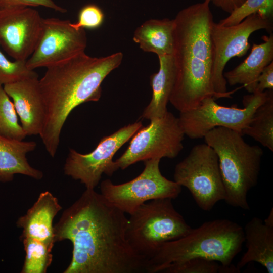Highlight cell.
Here are the masks:
<instances>
[{
  "label": "cell",
  "instance_id": "6da1fadb",
  "mask_svg": "<svg viewBox=\"0 0 273 273\" xmlns=\"http://www.w3.org/2000/svg\"><path fill=\"white\" fill-rule=\"evenodd\" d=\"M128 218L94 189L86 190L54 226L55 242L70 240L72 257L64 273L146 272V260L130 246Z\"/></svg>",
  "mask_w": 273,
  "mask_h": 273
},
{
  "label": "cell",
  "instance_id": "7a4b0ae2",
  "mask_svg": "<svg viewBox=\"0 0 273 273\" xmlns=\"http://www.w3.org/2000/svg\"><path fill=\"white\" fill-rule=\"evenodd\" d=\"M120 52L101 57L81 53L47 68L39 85L46 107L39 135L45 148L54 157L64 123L78 106L99 100L105 78L122 61Z\"/></svg>",
  "mask_w": 273,
  "mask_h": 273
},
{
  "label": "cell",
  "instance_id": "3957f363",
  "mask_svg": "<svg viewBox=\"0 0 273 273\" xmlns=\"http://www.w3.org/2000/svg\"><path fill=\"white\" fill-rule=\"evenodd\" d=\"M209 4L204 1L189 6L173 19L175 79L169 102L179 112L196 107L205 98H220L212 83L214 21Z\"/></svg>",
  "mask_w": 273,
  "mask_h": 273
},
{
  "label": "cell",
  "instance_id": "277c9868",
  "mask_svg": "<svg viewBox=\"0 0 273 273\" xmlns=\"http://www.w3.org/2000/svg\"><path fill=\"white\" fill-rule=\"evenodd\" d=\"M243 228L227 219L206 221L186 236L162 244L147 262L146 272H161L168 265L201 257L229 266L242 250Z\"/></svg>",
  "mask_w": 273,
  "mask_h": 273
},
{
  "label": "cell",
  "instance_id": "5b68a950",
  "mask_svg": "<svg viewBox=\"0 0 273 273\" xmlns=\"http://www.w3.org/2000/svg\"><path fill=\"white\" fill-rule=\"evenodd\" d=\"M204 138L218 159L224 200L231 206L249 210L247 195L257 183L263 150L247 143L239 132L223 127L214 128Z\"/></svg>",
  "mask_w": 273,
  "mask_h": 273
},
{
  "label": "cell",
  "instance_id": "8992f818",
  "mask_svg": "<svg viewBox=\"0 0 273 273\" xmlns=\"http://www.w3.org/2000/svg\"><path fill=\"white\" fill-rule=\"evenodd\" d=\"M130 216L127 240L133 250L147 262L162 244L180 238L192 229L175 210L170 198L146 202Z\"/></svg>",
  "mask_w": 273,
  "mask_h": 273
},
{
  "label": "cell",
  "instance_id": "52a82bcc",
  "mask_svg": "<svg viewBox=\"0 0 273 273\" xmlns=\"http://www.w3.org/2000/svg\"><path fill=\"white\" fill-rule=\"evenodd\" d=\"M174 181L187 188L197 205L210 211L225 198V190L217 156L207 144L194 146L188 156L176 164Z\"/></svg>",
  "mask_w": 273,
  "mask_h": 273
},
{
  "label": "cell",
  "instance_id": "ba28073f",
  "mask_svg": "<svg viewBox=\"0 0 273 273\" xmlns=\"http://www.w3.org/2000/svg\"><path fill=\"white\" fill-rule=\"evenodd\" d=\"M254 92L243 99L244 107L219 105L212 97L204 98L196 107L180 112L178 117L185 135L192 139L204 138L216 127H223L241 134L256 109L268 98L270 90Z\"/></svg>",
  "mask_w": 273,
  "mask_h": 273
},
{
  "label": "cell",
  "instance_id": "9c48e42d",
  "mask_svg": "<svg viewBox=\"0 0 273 273\" xmlns=\"http://www.w3.org/2000/svg\"><path fill=\"white\" fill-rule=\"evenodd\" d=\"M272 18L253 14L239 23L223 26L213 22L211 29L213 51L212 83L220 98H230L235 90L228 91L223 71L232 58L244 56L250 48L249 38L254 32L264 29L271 33Z\"/></svg>",
  "mask_w": 273,
  "mask_h": 273
},
{
  "label": "cell",
  "instance_id": "30bf717a",
  "mask_svg": "<svg viewBox=\"0 0 273 273\" xmlns=\"http://www.w3.org/2000/svg\"><path fill=\"white\" fill-rule=\"evenodd\" d=\"M160 160L154 158L144 161L142 173L128 182L115 185L109 179L103 180L100 185L101 194L115 207L129 215L149 201L176 199L181 187L161 174Z\"/></svg>",
  "mask_w": 273,
  "mask_h": 273
},
{
  "label": "cell",
  "instance_id": "8fae6325",
  "mask_svg": "<svg viewBox=\"0 0 273 273\" xmlns=\"http://www.w3.org/2000/svg\"><path fill=\"white\" fill-rule=\"evenodd\" d=\"M184 135L178 117L167 111L136 132L126 151L114 161L115 167L124 170L141 161L174 158L184 148Z\"/></svg>",
  "mask_w": 273,
  "mask_h": 273
},
{
  "label": "cell",
  "instance_id": "7c38bea8",
  "mask_svg": "<svg viewBox=\"0 0 273 273\" xmlns=\"http://www.w3.org/2000/svg\"><path fill=\"white\" fill-rule=\"evenodd\" d=\"M141 121L128 124L113 133L103 137L96 148L87 154L70 149L64 166V173L94 189L103 174L111 176L117 170L113 158L118 150L142 127Z\"/></svg>",
  "mask_w": 273,
  "mask_h": 273
},
{
  "label": "cell",
  "instance_id": "4fadbf2b",
  "mask_svg": "<svg viewBox=\"0 0 273 273\" xmlns=\"http://www.w3.org/2000/svg\"><path fill=\"white\" fill-rule=\"evenodd\" d=\"M69 20L43 18L41 35L37 46L26 61L31 70L48 67L84 52L87 37L84 28L76 29Z\"/></svg>",
  "mask_w": 273,
  "mask_h": 273
},
{
  "label": "cell",
  "instance_id": "5bb4252c",
  "mask_svg": "<svg viewBox=\"0 0 273 273\" xmlns=\"http://www.w3.org/2000/svg\"><path fill=\"white\" fill-rule=\"evenodd\" d=\"M42 19L29 7L0 9V46L15 60L27 61L39 39Z\"/></svg>",
  "mask_w": 273,
  "mask_h": 273
},
{
  "label": "cell",
  "instance_id": "9a60e30c",
  "mask_svg": "<svg viewBox=\"0 0 273 273\" xmlns=\"http://www.w3.org/2000/svg\"><path fill=\"white\" fill-rule=\"evenodd\" d=\"M3 88L12 99L26 135H40L46 117V107L38 75L5 84Z\"/></svg>",
  "mask_w": 273,
  "mask_h": 273
},
{
  "label": "cell",
  "instance_id": "2e32d148",
  "mask_svg": "<svg viewBox=\"0 0 273 273\" xmlns=\"http://www.w3.org/2000/svg\"><path fill=\"white\" fill-rule=\"evenodd\" d=\"M62 209L51 193H41L26 213L19 217L17 225L22 229L21 239L31 238L53 247L55 243L53 221Z\"/></svg>",
  "mask_w": 273,
  "mask_h": 273
},
{
  "label": "cell",
  "instance_id": "e0dca14e",
  "mask_svg": "<svg viewBox=\"0 0 273 273\" xmlns=\"http://www.w3.org/2000/svg\"><path fill=\"white\" fill-rule=\"evenodd\" d=\"M244 229L247 251L238 262L241 270L247 264L255 262L273 272V226L265 223L259 218L253 217Z\"/></svg>",
  "mask_w": 273,
  "mask_h": 273
},
{
  "label": "cell",
  "instance_id": "ac0fdd59",
  "mask_svg": "<svg viewBox=\"0 0 273 273\" xmlns=\"http://www.w3.org/2000/svg\"><path fill=\"white\" fill-rule=\"evenodd\" d=\"M263 42L253 43L248 57L232 70L223 74L230 86L242 84L249 93L255 90L257 79L264 68L273 60V35L264 36Z\"/></svg>",
  "mask_w": 273,
  "mask_h": 273
},
{
  "label": "cell",
  "instance_id": "d6986e66",
  "mask_svg": "<svg viewBox=\"0 0 273 273\" xmlns=\"http://www.w3.org/2000/svg\"><path fill=\"white\" fill-rule=\"evenodd\" d=\"M36 147L34 141H18L0 136V181H10L16 174L41 179L43 173L32 167L26 158V154Z\"/></svg>",
  "mask_w": 273,
  "mask_h": 273
},
{
  "label": "cell",
  "instance_id": "ffe728a7",
  "mask_svg": "<svg viewBox=\"0 0 273 273\" xmlns=\"http://www.w3.org/2000/svg\"><path fill=\"white\" fill-rule=\"evenodd\" d=\"M158 57L159 70L150 76L152 98L141 116L150 120L160 118L168 111L167 105L169 102L175 79V69L172 55Z\"/></svg>",
  "mask_w": 273,
  "mask_h": 273
},
{
  "label": "cell",
  "instance_id": "44dd1931",
  "mask_svg": "<svg viewBox=\"0 0 273 273\" xmlns=\"http://www.w3.org/2000/svg\"><path fill=\"white\" fill-rule=\"evenodd\" d=\"M174 28L173 19H149L136 28L133 40L144 52L158 56L172 55Z\"/></svg>",
  "mask_w": 273,
  "mask_h": 273
},
{
  "label": "cell",
  "instance_id": "7402d4cb",
  "mask_svg": "<svg viewBox=\"0 0 273 273\" xmlns=\"http://www.w3.org/2000/svg\"><path fill=\"white\" fill-rule=\"evenodd\" d=\"M273 151V89L255 110L248 125L241 132Z\"/></svg>",
  "mask_w": 273,
  "mask_h": 273
},
{
  "label": "cell",
  "instance_id": "603a6c76",
  "mask_svg": "<svg viewBox=\"0 0 273 273\" xmlns=\"http://www.w3.org/2000/svg\"><path fill=\"white\" fill-rule=\"evenodd\" d=\"M25 258L22 273H45L52 261L53 247L31 238L22 239Z\"/></svg>",
  "mask_w": 273,
  "mask_h": 273
},
{
  "label": "cell",
  "instance_id": "cb8c5ba5",
  "mask_svg": "<svg viewBox=\"0 0 273 273\" xmlns=\"http://www.w3.org/2000/svg\"><path fill=\"white\" fill-rule=\"evenodd\" d=\"M0 136L18 141H23L27 136L18 122L14 104L2 85H0Z\"/></svg>",
  "mask_w": 273,
  "mask_h": 273
},
{
  "label": "cell",
  "instance_id": "d4e9b609",
  "mask_svg": "<svg viewBox=\"0 0 273 273\" xmlns=\"http://www.w3.org/2000/svg\"><path fill=\"white\" fill-rule=\"evenodd\" d=\"M254 13L272 18L273 0H245L239 8L218 23L223 26L236 25Z\"/></svg>",
  "mask_w": 273,
  "mask_h": 273
},
{
  "label": "cell",
  "instance_id": "484cf974",
  "mask_svg": "<svg viewBox=\"0 0 273 273\" xmlns=\"http://www.w3.org/2000/svg\"><path fill=\"white\" fill-rule=\"evenodd\" d=\"M38 75L29 69L26 61L8 60L0 51V85L14 83L26 78Z\"/></svg>",
  "mask_w": 273,
  "mask_h": 273
},
{
  "label": "cell",
  "instance_id": "4316f807",
  "mask_svg": "<svg viewBox=\"0 0 273 273\" xmlns=\"http://www.w3.org/2000/svg\"><path fill=\"white\" fill-rule=\"evenodd\" d=\"M220 264L215 260L197 257L167 266L165 273H217Z\"/></svg>",
  "mask_w": 273,
  "mask_h": 273
},
{
  "label": "cell",
  "instance_id": "83f0119b",
  "mask_svg": "<svg viewBox=\"0 0 273 273\" xmlns=\"http://www.w3.org/2000/svg\"><path fill=\"white\" fill-rule=\"evenodd\" d=\"M104 14L100 8L94 4L83 7L79 11L78 19L76 23H70L76 29L80 28L95 29L103 23Z\"/></svg>",
  "mask_w": 273,
  "mask_h": 273
},
{
  "label": "cell",
  "instance_id": "f1b7e54d",
  "mask_svg": "<svg viewBox=\"0 0 273 273\" xmlns=\"http://www.w3.org/2000/svg\"><path fill=\"white\" fill-rule=\"evenodd\" d=\"M42 6L52 9L61 13L67 11L53 0H0V9L14 7H39Z\"/></svg>",
  "mask_w": 273,
  "mask_h": 273
},
{
  "label": "cell",
  "instance_id": "f546056e",
  "mask_svg": "<svg viewBox=\"0 0 273 273\" xmlns=\"http://www.w3.org/2000/svg\"><path fill=\"white\" fill-rule=\"evenodd\" d=\"M266 89H273V62L266 66L260 73L254 92L262 93Z\"/></svg>",
  "mask_w": 273,
  "mask_h": 273
},
{
  "label": "cell",
  "instance_id": "4dcf8cb0",
  "mask_svg": "<svg viewBox=\"0 0 273 273\" xmlns=\"http://www.w3.org/2000/svg\"><path fill=\"white\" fill-rule=\"evenodd\" d=\"M212 3L229 14L239 8L245 0H204Z\"/></svg>",
  "mask_w": 273,
  "mask_h": 273
},
{
  "label": "cell",
  "instance_id": "1f68e13d",
  "mask_svg": "<svg viewBox=\"0 0 273 273\" xmlns=\"http://www.w3.org/2000/svg\"><path fill=\"white\" fill-rule=\"evenodd\" d=\"M264 222L269 225L273 226V210L271 208V211L268 217L264 220Z\"/></svg>",
  "mask_w": 273,
  "mask_h": 273
}]
</instances>
